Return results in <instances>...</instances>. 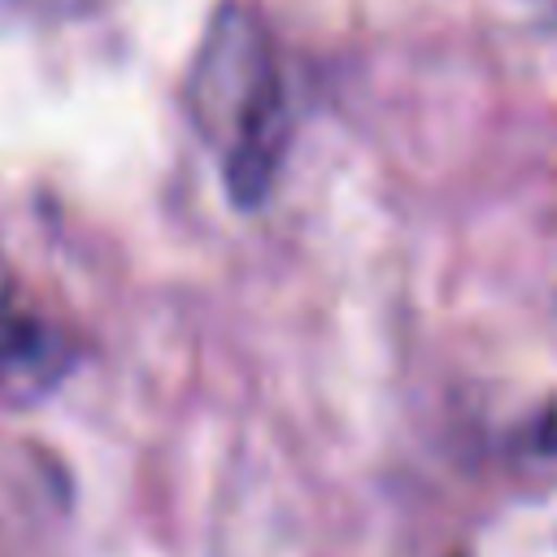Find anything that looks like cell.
<instances>
[{"label":"cell","instance_id":"1","mask_svg":"<svg viewBox=\"0 0 557 557\" xmlns=\"http://www.w3.org/2000/svg\"><path fill=\"white\" fill-rule=\"evenodd\" d=\"M187 113L218 152L222 183L235 205H261L287 161L292 113L274 39L252 4H222L187 70Z\"/></svg>","mask_w":557,"mask_h":557},{"label":"cell","instance_id":"2","mask_svg":"<svg viewBox=\"0 0 557 557\" xmlns=\"http://www.w3.org/2000/svg\"><path fill=\"white\" fill-rule=\"evenodd\" d=\"M65 352L57 331L17 300L9 274L0 270V383L9 392H44L57 370H61Z\"/></svg>","mask_w":557,"mask_h":557}]
</instances>
